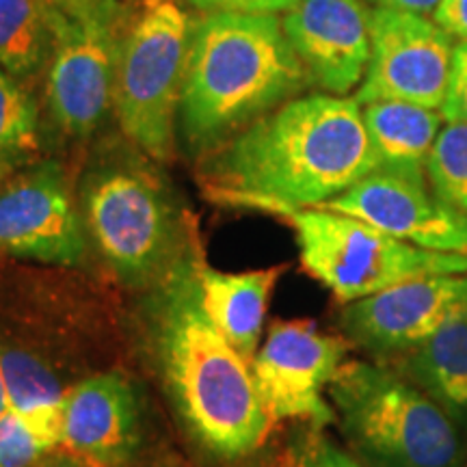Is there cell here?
Segmentation results:
<instances>
[{"label": "cell", "mask_w": 467, "mask_h": 467, "mask_svg": "<svg viewBox=\"0 0 467 467\" xmlns=\"http://www.w3.org/2000/svg\"><path fill=\"white\" fill-rule=\"evenodd\" d=\"M9 396H7V385H5L3 368H0V418L9 411Z\"/></svg>", "instance_id": "30"}, {"label": "cell", "mask_w": 467, "mask_h": 467, "mask_svg": "<svg viewBox=\"0 0 467 467\" xmlns=\"http://www.w3.org/2000/svg\"><path fill=\"white\" fill-rule=\"evenodd\" d=\"M35 467H87V465L80 463V461L76 459V457H72V454H69V452L58 454L55 451V452H50L48 457H44L42 461H39V463L35 465Z\"/></svg>", "instance_id": "29"}, {"label": "cell", "mask_w": 467, "mask_h": 467, "mask_svg": "<svg viewBox=\"0 0 467 467\" xmlns=\"http://www.w3.org/2000/svg\"><path fill=\"white\" fill-rule=\"evenodd\" d=\"M0 368L7 385L9 407L50 451L61 448L63 400L67 388L55 370L31 350L0 344Z\"/></svg>", "instance_id": "19"}, {"label": "cell", "mask_w": 467, "mask_h": 467, "mask_svg": "<svg viewBox=\"0 0 467 467\" xmlns=\"http://www.w3.org/2000/svg\"><path fill=\"white\" fill-rule=\"evenodd\" d=\"M50 451L14 411L0 418V467H35Z\"/></svg>", "instance_id": "23"}, {"label": "cell", "mask_w": 467, "mask_h": 467, "mask_svg": "<svg viewBox=\"0 0 467 467\" xmlns=\"http://www.w3.org/2000/svg\"><path fill=\"white\" fill-rule=\"evenodd\" d=\"M134 17L121 0H52L46 104L67 141H87L113 113L119 48Z\"/></svg>", "instance_id": "8"}, {"label": "cell", "mask_w": 467, "mask_h": 467, "mask_svg": "<svg viewBox=\"0 0 467 467\" xmlns=\"http://www.w3.org/2000/svg\"><path fill=\"white\" fill-rule=\"evenodd\" d=\"M285 37L309 85L347 96L370 63V7L361 0H296L282 16Z\"/></svg>", "instance_id": "14"}, {"label": "cell", "mask_w": 467, "mask_h": 467, "mask_svg": "<svg viewBox=\"0 0 467 467\" xmlns=\"http://www.w3.org/2000/svg\"><path fill=\"white\" fill-rule=\"evenodd\" d=\"M368 3L379 9H394V11H407V14H418V16H433L435 9L440 7L441 0H368Z\"/></svg>", "instance_id": "28"}, {"label": "cell", "mask_w": 467, "mask_h": 467, "mask_svg": "<svg viewBox=\"0 0 467 467\" xmlns=\"http://www.w3.org/2000/svg\"><path fill=\"white\" fill-rule=\"evenodd\" d=\"M78 206L89 243L128 288H151L192 236L150 159L126 148L91 161Z\"/></svg>", "instance_id": "4"}, {"label": "cell", "mask_w": 467, "mask_h": 467, "mask_svg": "<svg viewBox=\"0 0 467 467\" xmlns=\"http://www.w3.org/2000/svg\"><path fill=\"white\" fill-rule=\"evenodd\" d=\"M361 117L379 156V167L426 178V161L446 124L441 110L381 100L364 104Z\"/></svg>", "instance_id": "18"}, {"label": "cell", "mask_w": 467, "mask_h": 467, "mask_svg": "<svg viewBox=\"0 0 467 467\" xmlns=\"http://www.w3.org/2000/svg\"><path fill=\"white\" fill-rule=\"evenodd\" d=\"M327 396L344 440L368 467H465L457 422L392 366L347 359Z\"/></svg>", "instance_id": "5"}, {"label": "cell", "mask_w": 467, "mask_h": 467, "mask_svg": "<svg viewBox=\"0 0 467 467\" xmlns=\"http://www.w3.org/2000/svg\"><path fill=\"white\" fill-rule=\"evenodd\" d=\"M433 20L454 44L467 42V0H441Z\"/></svg>", "instance_id": "27"}, {"label": "cell", "mask_w": 467, "mask_h": 467, "mask_svg": "<svg viewBox=\"0 0 467 467\" xmlns=\"http://www.w3.org/2000/svg\"><path fill=\"white\" fill-rule=\"evenodd\" d=\"M143 446V402L117 370L69 385L61 448L87 467H130Z\"/></svg>", "instance_id": "15"}, {"label": "cell", "mask_w": 467, "mask_h": 467, "mask_svg": "<svg viewBox=\"0 0 467 467\" xmlns=\"http://www.w3.org/2000/svg\"><path fill=\"white\" fill-rule=\"evenodd\" d=\"M463 312L467 275H431L348 303L340 314V327L353 347L389 364Z\"/></svg>", "instance_id": "12"}, {"label": "cell", "mask_w": 467, "mask_h": 467, "mask_svg": "<svg viewBox=\"0 0 467 467\" xmlns=\"http://www.w3.org/2000/svg\"><path fill=\"white\" fill-rule=\"evenodd\" d=\"M426 180L437 200L467 217V124H443L426 161Z\"/></svg>", "instance_id": "22"}, {"label": "cell", "mask_w": 467, "mask_h": 467, "mask_svg": "<svg viewBox=\"0 0 467 467\" xmlns=\"http://www.w3.org/2000/svg\"><path fill=\"white\" fill-rule=\"evenodd\" d=\"M318 208L348 214L420 249L467 255V217L437 200L426 178L379 167Z\"/></svg>", "instance_id": "13"}, {"label": "cell", "mask_w": 467, "mask_h": 467, "mask_svg": "<svg viewBox=\"0 0 467 467\" xmlns=\"http://www.w3.org/2000/svg\"><path fill=\"white\" fill-rule=\"evenodd\" d=\"M295 467H368L353 452L344 451L323 433V429H309L292 448Z\"/></svg>", "instance_id": "24"}, {"label": "cell", "mask_w": 467, "mask_h": 467, "mask_svg": "<svg viewBox=\"0 0 467 467\" xmlns=\"http://www.w3.org/2000/svg\"><path fill=\"white\" fill-rule=\"evenodd\" d=\"M52 0H0V67L16 80L48 69Z\"/></svg>", "instance_id": "20"}, {"label": "cell", "mask_w": 467, "mask_h": 467, "mask_svg": "<svg viewBox=\"0 0 467 467\" xmlns=\"http://www.w3.org/2000/svg\"><path fill=\"white\" fill-rule=\"evenodd\" d=\"M295 232L301 266L342 306L431 275H467V255L420 249L327 208L255 203Z\"/></svg>", "instance_id": "6"}, {"label": "cell", "mask_w": 467, "mask_h": 467, "mask_svg": "<svg viewBox=\"0 0 467 467\" xmlns=\"http://www.w3.org/2000/svg\"><path fill=\"white\" fill-rule=\"evenodd\" d=\"M148 3H159V0H148Z\"/></svg>", "instance_id": "31"}, {"label": "cell", "mask_w": 467, "mask_h": 467, "mask_svg": "<svg viewBox=\"0 0 467 467\" xmlns=\"http://www.w3.org/2000/svg\"><path fill=\"white\" fill-rule=\"evenodd\" d=\"M284 273L285 265L227 273L200 260L197 277L203 307L227 342L247 361H254L258 353L268 301Z\"/></svg>", "instance_id": "16"}, {"label": "cell", "mask_w": 467, "mask_h": 467, "mask_svg": "<svg viewBox=\"0 0 467 467\" xmlns=\"http://www.w3.org/2000/svg\"><path fill=\"white\" fill-rule=\"evenodd\" d=\"M192 20L175 0L148 3L128 26L113 87L124 137L151 161L171 159L189 61Z\"/></svg>", "instance_id": "7"}, {"label": "cell", "mask_w": 467, "mask_h": 467, "mask_svg": "<svg viewBox=\"0 0 467 467\" xmlns=\"http://www.w3.org/2000/svg\"><path fill=\"white\" fill-rule=\"evenodd\" d=\"M370 63L353 100H400L441 109L451 78L454 42L433 17L370 9Z\"/></svg>", "instance_id": "11"}, {"label": "cell", "mask_w": 467, "mask_h": 467, "mask_svg": "<svg viewBox=\"0 0 467 467\" xmlns=\"http://www.w3.org/2000/svg\"><path fill=\"white\" fill-rule=\"evenodd\" d=\"M192 234L178 260L148 288L141 329L165 392L191 440L221 461L254 454L271 431L251 361L217 329L202 303Z\"/></svg>", "instance_id": "1"}, {"label": "cell", "mask_w": 467, "mask_h": 467, "mask_svg": "<svg viewBox=\"0 0 467 467\" xmlns=\"http://www.w3.org/2000/svg\"><path fill=\"white\" fill-rule=\"evenodd\" d=\"M440 110L443 121L467 124V42L454 44L451 78Z\"/></svg>", "instance_id": "25"}, {"label": "cell", "mask_w": 467, "mask_h": 467, "mask_svg": "<svg viewBox=\"0 0 467 467\" xmlns=\"http://www.w3.org/2000/svg\"><path fill=\"white\" fill-rule=\"evenodd\" d=\"M388 366L431 396L457 426L467 422V312Z\"/></svg>", "instance_id": "17"}, {"label": "cell", "mask_w": 467, "mask_h": 467, "mask_svg": "<svg viewBox=\"0 0 467 467\" xmlns=\"http://www.w3.org/2000/svg\"><path fill=\"white\" fill-rule=\"evenodd\" d=\"M379 169L353 98L301 93L214 150L203 169L214 203L318 208Z\"/></svg>", "instance_id": "2"}, {"label": "cell", "mask_w": 467, "mask_h": 467, "mask_svg": "<svg viewBox=\"0 0 467 467\" xmlns=\"http://www.w3.org/2000/svg\"><path fill=\"white\" fill-rule=\"evenodd\" d=\"M353 344L325 334L314 320H275L251 361L255 385L271 422L303 420L312 429L336 424L325 392Z\"/></svg>", "instance_id": "9"}, {"label": "cell", "mask_w": 467, "mask_h": 467, "mask_svg": "<svg viewBox=\"0 0 467 467\" xmlns=\"http://www.w3.org/2000/svg\"><path fill=\"white\" fill-rule=\"evenodd\" d=\"M39 148L37 104L0 67V186L37 162Z\"/></svg>", "instance_id": "21"}, {"label": "cell", "mask_w": 467, "mask_h": 467, "mask_svg": "<svg viewBox=\"0 0 467 467\" xmlns=\"http://www.w3.org/2000/svg\"><path fill=\"white\" fill-rule=\"evenodd\" d=\"M279 16L203 14L192 20L178 139L206 154L307 89Z\"/></svg>", "instance_id": "3"}, {"label": "cell", "mask_w": 467, "mask_h": 467, "mask_svg": "<svg viewBox=\"0 0 467 467\" xmlns=\"http://www.w3.org/2000/svg\"><path fill=\"white\" fill-rule=\"evenodd\" d=\"M87 251L89 236L63 162L37 161L0 186V254L78 266Z\"/></svg>", "instance_id": "10"}, {"label": "cell", "mask_w": 467, "mask_h": 467, "mask_svg": "<svg viewBox=\"0 0 467 467\" xmlns=\"http://www.w3.org/2000/svg\"><path fill=\"white\" fill-rule=\"evenodd\" d=\"M202 14H236V16H284L296 0H186Z\"/></svg>", "instance_id": "26"}]
</instances>
